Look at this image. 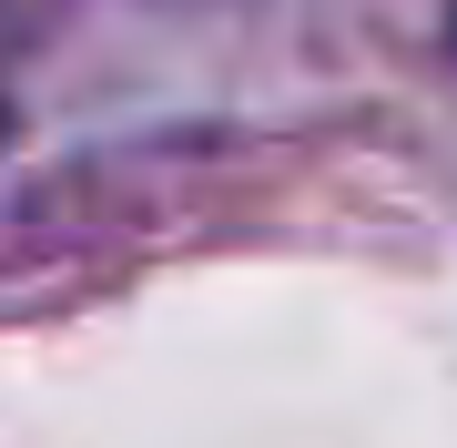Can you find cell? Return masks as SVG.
<instances>
[{
	"label": "cell",
	"instance_id": "6da1fadb",
	"mask_svg": "<svg viewBox=\"0 0 457 448\" xmlns=\"http://www.w3.org/2000/svg\"><path fill=\"white\" fill-rule=\"evenodd\" d=\"M0 133H11V113H0Z\"/></svg>",
	"mask_w": 457,
	"mask_h": 448
}]
</instances>
